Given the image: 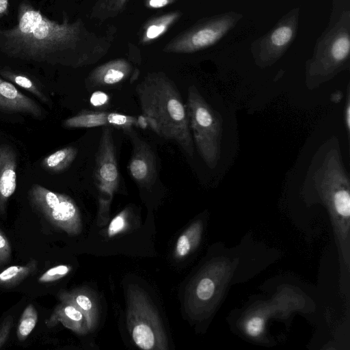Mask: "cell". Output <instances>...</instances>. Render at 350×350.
I'll use <instances>...</instances> for the list:
<instances>
[{
    "label": "cell",
    "mask_w": 350,
    "mask_h": 350,
    "mask_svg": "<svg viewBox=\"0 0 350 350\" xmlns=\"http://www.w3.org/2000/svg\"><path fill=\"white\" fill-rule=\"evenodd\" d=\"M129 135L133 150L128 172L131 178L141 187H150L157 178L156 157L150 146L133 130H123Z\"/></svg>",
    "instance_id": "30bf717a"
},
{
    "label": "cell",
    "mask_w": 350,
    "mask_h": 350,
    "mask_svg": "<svg viewBox=\"0 0 350 350\" xmlns=\"http://www.w3.org/2000/svg\"><path fill=\"white\" fill-rule=\"evenodd\" d=\"M77 152V149L73 146L63 148L46 157L42 161L41 165L48 172L61 173L71 165Z\"/></svg>",
    "instance_id": "e0dca14e"
},
{
    "label": "cell",
    "mask_w": 350,
    "mask_h": 350,
    "mask_svg": "<svg viewBox=\"0 0 350 350\" xmlns=\"http://www.w3.org/2000/svg\"><path fill=\"white\" fill-rule=\"evenodd\" d=\"M297 24V16L291 13L254 44L253 53L259 66H270L284 54L295 38Z\"/></svg>",
    "instance_id": "ba28073f"
},
{
    "label": "cell",
    "mask_w": 350,
    "mask_h": 350,
    "mask_svg": "<svg viewBox=\"0 0 350 350\" xmlns=\"http://www.w3.org/2000/svg\"><path fill=\"white\" fill-rule=\"evenodd\" d=\"M16 155L8 144H0V213L5 214L7 202L16 189Z\"/></svg>",
    "instance_id": "4fadbf2b"
},
{
    "label": "cell",
    "mask_w": 350,
    "mask_h": 350,
    "mask_svg": "<svg viewBox=\"0 0 350 350\" xmlns=\"http://www.w3.org/2000/svg\"><path fill=\"white\" fill-rule=\"evenodd\" d=\"M176 0H145V5L149 8H161L174 3Z\"/></svg>",
    "instance_id": "1f68e13d"
},
{
    "label": "cell",
    "mask_w": 350,
    "mask_h": 350,
    "mask_svg": "<svg viewBox=\"0 0 350 350\" xmlns=\"http://www.w3.org/2000/svg\"><path fill=\"white\" fill-rule=\"evenodd\" d=\"M85 322L86 323V321L83 314L76 306L62 301L46 321V325L48 328H51L57 323H61L67 328L81 333Z\"/></svg>",
    "instance_id": "9a60e30c"
},
{
    "label": "cell",
    "mask_w": 350,
    "mask_h": 350,
    "mask_svg": "<svg viewBox=\"0 0 350 350\" xmlns=\"http://www.w3.org/2000/svg\"><path fill=\"white\" fill-rule=\"evenodd\" d=\"M239 18V15L231 13L211 18L173 38L163 51L167 53H189L209 47L221 40Z\"/></svg>",
    "instance_id": "52a82bcc"
},
{
    "label": "cell",
    "mask_w": 350,
    "mask_h": 350,
    "mask_svg": "<svg viewBox=\"0 0 350 350\" xmlns=\"http://www.w3.org/2000/svg\"><path fill=\"white\" fill-rule=\"evenodd\" d=\"M215 291L214 282L208 278H202L196 288L197 297L203 301L208 300Z\"/></svg>",
    "instance_id": "cb8c5ba5"
},
{
    "label": "cell",
    "mask_w": 350,
    "mask_h": 350,
    "mask_svg": "<svg viewBox=\"0 0 350 350\" xmlns=\"http://www.w3.org/2000/svg\"><path fill=\"white\" fill-rule=\"evenodd\" d=\"M38 315L34 306L28 304L23 312L16 330L18 340L24 341L30 335L38 322Z\"/></svg>",
    "instance_id": "44dd1931"
},
{
    "label": "cell",
    "mask_w": 350,
    "mask_h": 350,
    "mask_svg": "<svg viewBox=\"0 0 350 350\" xmlns=\"http://www.w3.org/2000/svg\"><path fill=\"white\" fill-rule=\"evenodd\" d=\"M108 95L102 92H94L90 98L91 103L94 106H102L108 101Z\"/></svg>",
    "instance_id": "f546056e"
},
{
    "label": "cell",
    "mask_w": 350,
    "mask_h": 350,
    "mask_svg": "<svg viewBox=\"0 0 350 350\" xmlns=\"http://www.w3.org/2000/svg\"><path fill=\"white\" fill-rule=\"evenodd\" d=\"M264 328V320L260 317L249 319L245 324V330L248 335L256 337L260 334Z\"/></svg>",
    "instance_id": "4316f807"
},
{
    "label": "cell",
    "mask_w": 350,
    "mask_h": 350,
    "mask_svg": "<svg viewBox=\"0 0 350 350\" xmlns=\"http://www.w3.org/2000/svg\"><path fill=\"white\" fill-rule=\"evenodd\" d=\"M0 109L21 113L39 118L43 116L40 106L21 92L11 82L0 78Z\"/></svg>",
    "instance_id": "7c38bea8"
},
{
    "label": "cell",
    "mask_w": 350,
    "mask_h": 350,
    "mask_svg": "<svg viewBox=\"0 0 350 350\" xmlns=\"http://www.w3.org/2000/svg\"><path fill=\"white\" fill-rule=\"evenodd\" d=\"M125 226V212H122L115 217L111 221L109 228L108 234L109 237L113 236L122 231Z\"/></svg>",
    "instance_id": "83f0119b"
},
{
    "label": "cell",
    "mask_w": 350,
    "mask_h": 350,
    "mask_svg": "<svg viewBox=\"0 0 350 350\" xmlns=\"http://www.w3.org/2000/svg\"><path fill=\"white\" fill-rule=\"evenodd\" d=\"M0 75L8 81L16 84L33 94L42 102L49 103L46 96L38 88L36 84L27 75L6 68L0 69Z\"/></svg>",
    "instance_id": "ffe728a7"
},
{
    "label": "cell",
    "mask_w": 350,
    "mask_h": 350,
    "mask_svg": "<svg viewBox=\"0 0 350 350\" xmlns=\"http://www.w3.org/2000/svg\"><path fill=\"white\" fill-rule=\"evenodd\" d=\"M129 0H96L93 13L96 16L113 17L122 12Z\"/></svg>",
    "instance_id": "7402d4cb"
},
{
    "label": "cell",
    "mask_w": 350,
    "mask_h": 350,
    "mask_svg": "<svg viewBox=\"0 0 350 350\" xmlns=\"http://www.w3.org/2000/svg\"><path fill=\"white\" fill-rule=\"evenodd\" d=\"M9 12V0H0V18Z\"/></svg>",
    "instance_id": "d6a6232c"
},
{
    "label": "cell",
    "mask_w": 350,
    "mask_h": 350,
    "mask_svg": "<svg viewBox=\"0 0 350 350\" xmlns=\"http://www.w3.org/2000/svg\"><path fill=\"white\" fill-rule=\"evenodd\" d=\"M111 127L105 126L96 155L94 179L103 194L112 196L118 189L120 174Z\"/></svg>",
    "instance_id": "9c48e42d"
},
{
    "label": "cell",
    "mask_w": 350,
    "mask_h": 350,
    "mask_svg": "<svg viewBox=\"0 0 350 350\" xmlns=\"http://www.w3.org/2000/svg\"><path fill=\"white\" fill-rule=\"evenodd\" d=\"M14 321L12 316L5 317L0 325V348L7 341L12 327L13 326Z\"/></svg>",
    "instance_id": "f1b7e54d"
},
{
    "label": "cell",
    "mask_w": 350,
    "mask_h": 350,
    "mask_svg": "<svg viewBox=\"0 0 350 350\" xmlns=\"http://www.w3.org/2000/svg\"><path fill=\"white\" fill-rule=\"evenodd\" d=\"M191 229L183 234L177 240L176 245V253L179 257H184L187 255L192 247L191 237Z\"/></svg>",
    "instance_id": "d4e9b609"
},
{
    "label": "cell",
    "mask_w": 350,
    "mask_h": 350,
    "mask_svg": "<svg viewBox=\"0 0 350 350\" xmlns=\"http://www.w3.org/2000/svg\"><path fill=\"white\" fill-rule=\"evenodd\" d=\"M29 199L33 208L55 227L70 235H75L80 232L79 210L68 196L35 184L29 191Z\"/></svg>",
    "instance_id": "8992f818"
},
{
    "label": "cell",
    "mask_w": 350,
    "mask_h": 350,
    "mask_svg": "<svg viewBox=\"0 0 350 350\" xmlns=\"http://www.w3.org/2000/svg\"><path fill=\"white\" fill-rule=\"evenodd\" d=\"M349 12L319 42L312 59L308 62L306 83L310 89L332 79L349 68L350 54Z\"/></svg>",
    "instance_id": "3957f363"
},
{
    "label": "cell",
    "mask_w": 350,
    "mask_h": 350,
    "mask_svg": "<svg viewBox=\"0 0 350 350\" xmlns=\"http://www.w3.org/2000/svg\"><path fill=\"white\" fill-rule=\"evenodd\" d=\"M11 245L6 235L0 228V266L8 262L11 257Z\"/></svg>",
    "instance_id": "484cf974"
},
{
    "label": "cell",
    "mask_w": 350,
    "mask_h": 350,
    "mask_svg": "<svg viewBox=\"0 0 350 350\" xmlns=\"http://www.w3.org/2000/svg\"><path fill=\"white\" fill-rule=\"evenodd\" d=\"M135 91L151 129L159 137L175 142L192 157L194 144L186 105L174 81L162 72L148 73Z\"/></svg>",
    "instance_id": "7a4b0ae2"
},
{
    "label": "cell",
    "mask_w": 350,
    "mask_h": 350,
    "mask_svg": "<svg viewBox=\"0 0 350 350\" xmlns=\"http://www.w3.org/2000/svg\"><path fill=\"white\" fill-rule=\"evenodd\" d=\"M66 129H89L97 126L128 129L138 126V117L116 112L83 110L63 122Z\"/></svg>",
    "instance_id": "8fae6325"
},
{
    "label": "cell",
    "mask_w": 350,
    "mask_h": 350,
    "mask_svg": "<svg viewBox=\"0 0 350 350\" xmlns=\"http://www.w3.org/2000/svg\"><path fill=\"white\" fill-rule=\"evenodd\" d=\"M186 109L190 131L198 152L211 169L216 167L221 155L222 119L204 99L197 88L188 89Z\"/></svg>",
    "instance_id": "277c9868"
},
{
    "label": "cell",
    "mask_w": 350,
    "mask_h": 350,
    "mask_svg": "<svg viewBox=\"0 0 350 350\" xmlns=\"http://www.w3.org/2000/svg\"><path fill=\"white\" fill-rule=\"evenodd\" d=\"M344 122L348 135L350 132V94L349 88H347V96L344 109Z\"/></svg>",
    "instance_id": "4dcf8cb0"
},
{
    "label": "cell",
    "mask_w": 350,
    "mask_h": 350,
    "mask_svg": "<svg viewBox=\"0 0 350 350\" xmlns=\"http://www.w3.org/2000/svg\"><path fill=\"white\" fill-rule=\"evenodd\" d=\"M38 262L31 259L23 265L10 266L0 273V286L10 288L21 283L37 269Z\"/></svg>",
    "instance_id": "d6986e66"
},
{
    "label": "cell",
    "mask_w": 350,
    "mask_h": 350,
    "mask_svg": "<svg viewBox=\"0 0 350 350\" xmlns=\"http://www.w3.org/2000/svg\"><path fill=\"white\" fill-rule=\"evenodd\" d=\"M180 12L176 10L154 18L144 27L141 42L146 44L163 36L180 17Z\"/></svg>",
    "instance_id": "2e32d148"
},
{
    "label": "cell",
    "mask_w": 350,
    "mask_h": 350,
    "mask_svg": "<svg viewBox=\"0 0 350 350\" xmlns=\"http://www.w3.org/2000/svg\"><path fill=\"white\" fill-rule=\"evenodd\" d=\"M71 267L65 265H60L50 268L38 278L40 283H49L57 281L66 276L70 271Z\"/></svg>",
    "instance_id": "603a6c76"
},
{
    "label": "cell",
    "mask_w": 350,
    "mask_h": 350,
    "mask_svg": "<svg viewBox=\"0 0 350 350\" xmlns=\"http://www.w3.org/2000/svg\"><path fill=\"white\" fill-rule=\"evenodd\" d=\"M59 299L63 302L71 304L76 306L84 315L87 326L91 328L93 325L96 306H94L92 299L81 291L60 292L58 294Z\"/></svg>",
    "instance_id": "ac0fdd59"
},
{
    "label": "cell",
    "mask_w": 350,
    "mask_h": 350,
    "mask_svg": "<svg viewBox=\"0 0 350 350\" xmlns=\"http://www.w3.org/2000/svg\"><path fill=\"white\" fill-rule=\"evenodd\" d=\"M128 293V329L135 345L145 350L166 349L163 327L148 297L136 288Z\"/></svg>",
    "instance_id": "5b68a950"
},
{
    "label": "cell",
    "mask_w": 350,
    "mask_h": 350,
    "mask_svg": "<svg viewBox=\"0 0 350 350\" xmlns=\"http://www.w3.org/2000/svg\"><path fill=\"white\" fill-rule=\"evenodd\" d=\"M96 38L81 18L70 22L65 15L59 23L23 0L18 5L16 24L0 29V52L24 61L77 68L96 62L106 53L88 47V40Z\"/></svg>",
    "instance_id": "6da1fadb"
},
{
    "label": "cell",
    "mask_w": 350,
    "mask_h": 350,
    "mask_svg": "<svg viewBox=\"0 0 350 350\" xmlns=\"http://www.w3.org/2000/svg\"><path fill=\"white\" fill-rule=\"evenodd\" d=\"M132 70L131 64L125 59H116L96 67L89 74L86 84L90 88L107 87L124 81Z\"/></svg>",
    "instance_id": "5bb4252c"
}]
</instances>
